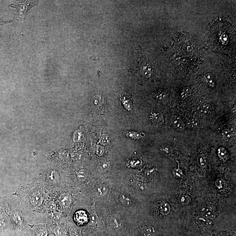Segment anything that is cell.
Returning <instances> with one entry per match:
<instances>
[{
    "label": "cell",
    "mask_w": 236,
    "mask_h": 236,
    "mask_svg": "<svg viewBox=\"0 0 236 236\" xmlns=\"http://www.w3.org/2000/svg\"><path fill=\"white\" fill-rule=\"evenodd\" d=\"M208 40L214 49L226 51L234 46L235 42V33L229 24L221 22L216 23L210 29Z\"/></svg>",
    "instance_id": "6da1fadb"
},
{
    "label": "cell",
    "mask_w": 236,
    "mask_h": 236,
    "mask_svg": "<svg viewBox=\"0 0 236 236\" xmlns=\"http://www.w3.org/2000/svg\"><path fill=\"white\" fill-rule=\"evenodd\" d=\"M24 189V192H22L21 195L23 196L22 202H25L23 205H26V209H30L31 211L41 208L46 198L44 187L37 181L36 183L27 185Z\"/></svg>",
    "instance_id": "7a4b0ae2"
},
{
    "label": "cell",
    "mask_w": 236,
    "mask_h": 236,
    "mask_svg": "<svg viewBox=\"0 0 236 236\" xmlns=\"http://www.w3.org/2000/svg\"><path fill=\"white\" fill-rule=\"evenodd\" d=\"M38 4L37 1H22L12 4L10 7L16 10V19L18 21H22L25 19L31 7Z\"/></svg>",
    "instance_id": "3957f363"
},
{
    "label": "cell",
    "mask_w": 236,
    "mask_h": 236,
    "mask_svg": "<svg viewBox=\"0 0 236 236\" xmlns=\"http://www.w3.org/2000/svg\"><path fill=\"white\" fill-rule=\"evenodd\" d=\"M74 219L77 224L80 226L84 225L88 222L89 218L86 212L84 211L78 210L75 213Z\"/></svg>",
    "instance_id": "277c9868"
},
{
    "label": "cell",
    "mask_w": 236,
    "mask_h": 236,
    "mask_svg": "<svg viewBox=\"0 0 236 236\" xmlns=\"http://www.w3.org/2000/svg\"><path fill=\"white\" fill-rule=\"evenodd\" d=\"M140 73L145 78H150L154 75L153 67L147 63H143L140 66Z\"/></svg>",
    "instance_id": "5b68a950"
},
{
    "label": "cell",
    "mask_w": 236,
    "mask_h": 236,
    "mask_svg": "<svg viewBox=\"0 0 236 236\" xmlns=\"http://www.w3.org/2000/svg\"><path fill=\"white\" fill-rule=\"evenodd\" d=\"M104 103V99L103 95L97 94L93 97L92 100V105L94 108H98L103 105Z\"/></svg>",
    "instance_id": "8992f818"
},
{
    "label": "cell",
    "mask_w": 236,
    "mask_h": 236,
    "mask_svg": "<svg viewBox=\"0 0 236 236\" xmlns=\"http://www.w3.org/2000/svg\"><path fill=\"white\" fill-rule=\"evenodd\" d=\"M110 224L115 229H119L122 227V221L118 216L112 215L109 218Z\"/></svg>",
    "instance_id": "52a82bcc"
},
{
    "label": "cell",
    "mask_w": 236,
    "mask_h": 236,
    "mask_svg": "<svg viewBox=\"0 0 236 236\" xmlns=\"http://www.w3.org/2000/svg\"><path fill=\"white\" fill-rule=\"evenodd\" d=\"M58 199L59 204L61 205V206L66 207L70 204V197L66 193L60 195Z\"/></svg>",
    "instance_id": "ba28073f"
},
{
    "label": "cell",
    "mask_w": 236,
    "mask_h": 236,
    "mask_svg": "<svg viewBox=\"0 0 236 236\" xmlns=\"http://www.w3.org/2000/svg\"><path fill=\"white\" fill-rule=\"evenodd\" d=\"M172 123L174 127L180 130L185 129V124L182 119L177 116H173L172 117Z\"/></svg>",
    "instance_id": "9c48e42d"
},
{
    "label": "cell",
    "mask_w": 236,
    "mask_h": 236,
    "mask_svg": "<svg viewBox=\"0 0 236 236\" xmlns=\"http://www.w3.org/2000/svg\"><path fill=\"white\" fill-rule=\"evenodd\" d=\"M202 215L210 219H214L216 217V214L214 212V208L211 207L204 208L201 210Z\"/></svg>",
    "instance_id": "30bf717a"
},
{
    "label": "cell",
    "mask_w": 236,
    "mask_h": 236,
    "mask_svg": "<svg viewBox=\"0 0 236 236\" xmlns=\"http://www.w3.org/2000/svg\"><path fill=\"white\" fill-rule=\"evenodd\" d=\"M108 192V188L106 185L102 184L97 187L95 193L98 197L105 196Z\"/></svg>",
    "instance_id": "8fae6325"
},
{
    "label": "cell",
    "mask_w": 236,
    "mask_h": 236,
    "mask_svg": "<svg viewBox=\"0 0 236 236\" xmlns=\"http://www.w3.org/2000/svg\"><path fill=\"white\" fill-rule=\"evenodd\" d=\"M204 80L209 86L214 88L215 85V80L213 75L210 73H206L204 75Z\"/></svg>",
    "instance_id": "7c38bea8"
},
{
    "label": "cell",
    "mask_w": 236,
    "mask_h": 236,
    "mask_svg": "<svg viewBox=\"0 0 236 236\" xmlns=\"http://www.w3.org/2000/svg\"><path fill=\"white\" fill-rule=\"evenodd\" d=\"M197 219L200 224L203 225V226H205V227H210L212 226V222L211 220H210L209 219L206 218L205 216H199L197 218Z\"/></svg>",
    "instance_id": "4fadbf2b"
},
{
    "label": "cell",
    "mask_w": 236,
    "mask_h": 236,
    "mask_svg": "<svg viewBox=\"0 0 236 236\" xmlns=\"http://www.w3.org/2000/svg\"><path fill=\"white\" fill-rule=\"evenodd\" d=\"M119 199L121 203L125 206H129L131 204V199L127 194H121L119 195Z\"/></svg>",
    "instance_id": "5bb4252c"
},
{
    "label": "cell",
    "mask_w": 236,
    "mask_h": 236,
    "mask_svg": "<svg viewBox=\"0 0 236 236\" xmlns=\"http://www.w3.org/2000/svg\"><path fill=\"white\" fill-rule=\"evenodd\" d=\"M88 172L85 169L80 170L77 173V178L80 182H84L87 179Z\"/></svg>",
    "instance_id": "9a60e30c"
},
{
    "label": "cell",
    "mask_w": 236,
    "mask_h": 236,
    "mask_svg": "<svg viewBox=\"0 0 236 236\" xmlns=\"http://www.w3.org/2000/svg\"><path fill=\"white\" fill-rule=\"evenodd\" d=\"M170 210V206L168 203L165 202H163L161 203L160 212L163 215H167L169 214Z\"/></svg>",
    "instance_id": "2e32d148"
},
{
    "label": "cell",
    "mask_w": 236,
    "mask_h": 236,
    "mask_svg": "<svg viewBox=\"0 0 236 236\" xmlns=\"http://www.w3.org/2000/svg\"><path fill=\"white\" fill-rule=\"evenodd\" d=\"M161 152L165 156L170 157L172 154V149L169 145H164L161 147Z\"/></svg>",
    "instance_id": "e0dca14e"
},
{
    "label": "cell",
    "mask_w": 236,
    "mask_h": 236,
    "mask_svg": "<svg viewBox=\"0 0 236 236\" xmlns=\"http://www.w3.org/2000/svg\"><path fill=\"white\" fill-rule=\"evenodd\" d=\"M197 162L199 166L201 167H204L207 165L208 161L207 157L203 154H199L197 157Z\"/></svg>",
    "instance_id": "ac0fdd59"
},
{
    "label": "cell",
    "mask_w": 236,
    "mask_h": 236,
    "mask_svg": "<svg viewBox=\"0 0 236 236\" xmlns=\"http://www.w3.org/2000/svg\"><path fill=\"white\" fill-rule=\"evenodd\" d=\"M222 136L224 140L227 142H230L233 139V136L231 132L228 129H225L223 130L222 132Z\"/></svg>",
    "instance_id": "d6986e66"
},
{
    "label": "cell",
    "mask_w": 236,
    "mask_h": 236,
    "mask_svg": "<svg viewBox=\"0 0 236 236\" xmlns=\"http://www.w3.org/2000/svg\"><path fill=\"white\" fill-rule=\"evenodd\" d=\"M198 110L200 113L203 115H207L211 111V108L209 105L205 104L199 107Z\"/></svg>",
    "instance_id": "ffe728a7"
},
{
    "label": "cell",
    "mask_w": 236,
    "mask_h": 236,
    "mask_svg": "<svg viewBox=\"0 0 236 236\" xmlns=\"http://www.w3.org/2000/svg\"><path fill=\"white\" fill-rule=\"evenodd\" d=\"M151 117L152 120L154 121L155 122L157 123H161L163 121V117L161 113L158 112H154L152 113L151 115Z\"/></svg>",
    "instance_id": "44dd1931"
},
{
    "label": "cell",
    "mask_w": 236,
    "mask_h": 236,
    "mask_svg": "<svg viewBox=\"0 0 236 236\" xmlns=\"http://www.w3.org/2000/svg\"><path fill=\"white\" fill-rule=\"evenodd\" d=\"M127 136L128 137L134 139H139L143 137L144 136V134L140 132H136L134 131H129L127 132Z\"/></svg>",
    "instance_id": "7402d4cb"
},
{
    "label": "cell",
    "mask_w": 236,
    "mask_h": 236,
    "mask_svg": "<svg viewBox=\"0 0 236 236\" xmlns=\"http://www.w3.org/2000/svg\"><path fill=\"white\" fill-rule=\"evenodd\" d=\"M136 189L139 192H145L149 190L148 186L147 185L141 182L137 183L136 185Z\"/></svg>",
    "instance_id": "603a6c76"
},
{
    "label": "cell",
    "mask_w": 236,
    "mask_h": 236,
    "mask_svg": "<svg viewBox=\"0 0 236 236\" xmlns=\"http://www.w3.org/2000/svg\"><path fill=\"white\" fill-rule=\"evenodd\" d=\"M178 200L179 202L184 205H188L191 201L190 197L185 195H180L178 198Z\"/></svg>",
    "instance_id": "cb8c5ba5"
},
{
    "label": "cell",
    "mask_w": 236,
    "mask_h": 236,
    "mask_svg": "<svg viewBox=\"0 0 236 236\" xmlns=\"http://www.w3.org/2000/svg\"><path fill=\"white\" fill-rule=\"evenodd\" d=\"M186 124L190 128L196 127L199 126V121L196 118H193L187 120Z\"/></svg>",
    "instance_id": "d4e9b609"
},
{
    "label": "cell",
    "mask_w": 236,
    "mask_h": 236,
    "mask_svg": "<svg viewBox=\"0 0 236 236\" xmlns=\"http://www.w3.org/2000/svg\"><path fill=\"white\" fill-rule=\"evenodd\" d=\"M218 155L221 159L226 160L228 157V153L226 149L224 147H220L218 150Z\"/></svg>",
    "instance_id": "484cf974"
},
{
    "label": "cell",
    "mask_w": 236,
    "mask_h": 236,
    "mask_svg": "<svg viewBox=\"0 0 236 236\" xmlns=\"http://www.w3.org/2000/svg\"><path fill=\"white\" fill-rule=\"evenodd\" d=\"M110 163L109 162L104 161L100 163L98 166V169L100 172H104L109 168Z\"/></svg>",
    "instance_id": "4316f807"
},
{
    "label": "cell",
    "mask_w": 236,
    "mask_h": 236,
    "mask_svg": "<svg viewBox=\"0 0 236 236\" xmlns=\"http://www.w3.org/2000/svg\"><path fill=\"white\" fill-rule=\"evenodd\" d=\"M48 234L47 229L44 226H42L36 231V236H47Z\"/></svg>",
    "instance_id": "83f0119b"
},
{
    "label": "cell",
    "mask_w": 236,
    "mask_h": 236,
    "mask_svg": "<svg viewBox=\"0 0 236 236\" xmlns=\"http://www.w3.org/2000/svg\"><path fill=\"white\" fill-rule=\"evenodd\" d=\"M122 102L123 104L127 109L129 110H131L132 105L130 100L126 98V97H123V98L122 99Z\"/></svg>",
    "instance_id": "f1b7e54d"
},
{
    "label": "cell",
    "mask_w": 236,
    "mask_h": 236,
    "mask_svg": "<svg viewBox=\"0 0 236 236\" xmlns=\"http://www.w3.org/2000/svg\"><path fill=\"white\" fill-rule=\"evenodd\" d=\"M173 174L174 177L176 178H181L183 176L182 170L180 169L179 167V164H178V168H175L173 171Z\"/></svg>",
    "instance_id": "f546056e"
},
{
    "label": "cell",
    "mask_w": 236,
    "mask_h": 236,
    "mask_svg": "<svg viewBox=\"0 0 236 236\" xmlns=\"http://www.w3.org/2000/svg\"><path fill=\"white\" fill-rule=\"evenodd\" d=\"M167 94L165 92H160L157 93L155 95V98L158 100H163L167 98Z\"/></svg>",
    "instance_id": "4dcf8cb0"
},
{
    "label": "cell",
    "mask_w": 236,
    "mask_h": 236,
    "mask_svg": "<svg viewBox=\"0 0 236 236\" xmlns=\"http://www.w3.org/2000/svg\"><path fill=\"white\" fill-rule=\"evenodd\" d=\"M110 140V139L108 136L107 134H104L101 138L100 143L103 145H107L109 143Z\"/></svg>",
    "instance_id": "1f68e13d"
},
{
    "label": "cell",
    "mask_w": 236,
    "mask_h": 236,
    "mask_svg": "<svg viewBox=\"0 0 236 236\" xmlns=\"http://www.w3.org/2000/svg\"><path fill=\"white\" fill-rule=\"evenodd\" d=\"M216 187L219 189H223L224 188L226 182L222 179H219L216 181Z\"/></svg>",
    "instance_id": "d6a6232c"
},
{
    "label": "cell",
    "mask_w": 236,
    "mask_h": 236,
    "mask_svg": "<svg viewBox=\"0 0 236 236\" xmlns=\"http://www.w3.org/2000/svg\"><path fill=\"white\" fill-rule=\"evenodd\" d=\"M54 233L56 236H62V231L59 226H57L54 229Z\"/></svg>",
    "instance_id": "836d02e7"
},
{
    "label": "cell",
    "mask_w": 236,
    "mask_h": 236,
    "mask_svg": "<svg viewBox=\"0 0 236 236\" xmlns=\"http://www.w3.org/2000/svg\"><path fill=\"white\" fill-rule=\"evenodd\" d=\"M105 152V149L104 147L101 146H98L97 148V154L99 156H102Z\"/></svg>",
    "instance_id": "e575fe53"
},
{
    "label": "cell",
    "mask_w": 236,
    "mask_h": 236,
    "mask_svg": "<svg viewBox=\"0 0 236 236\" xmlns=\"http://www.w3.org/2000/svg\"><path fill=\"white\" fill-rule=\"evenodd\" d=\"M98 216L95 213H92L90 216V219L92 222H95L97 220Z\"/></svg>",
    "instance_id": "d590c367"
},
{
    "label": "cell",
    "mask_w": 236,
    "mask_h": 236,
    "mask_svg": "<svg viewBox=\"0 0 236 236\" xmlns=\"http://www.w3.org/2000/svg\"><path fill=\"white\" fill-rule=\"evenodd\" d=\"M12 21H6L0 17V26H3L11 22Z\"/></svg>",
    "instance_id": "8d00e7d4"
},
{
    "label": "cell",
    "mask_w": 236,
    "mask_h": 236,
    "mask_svg": "<svg viewBox=\"0 0 236 236\" xmlns=\"http://www.w3.org/2000/svg\"><path fill=\"white\" fill-rule=\"evenodd\" d=\"M153 172H154V169L147 170L145 171L146 176H147V177H149V176H151V175H152V173H153Z\"/></svg>",
    "instance_id": "74e56055"
}]
</instances>
